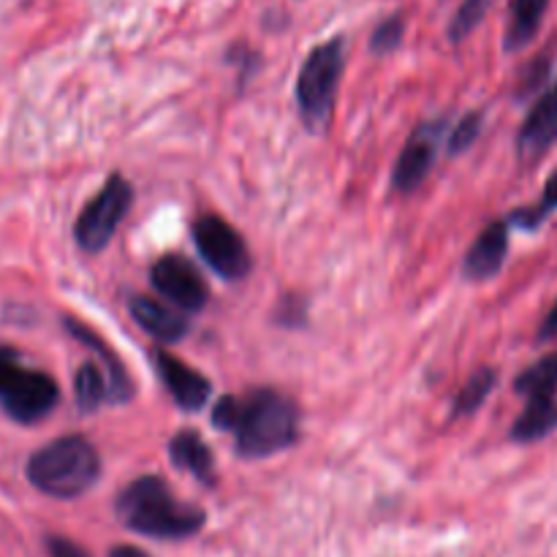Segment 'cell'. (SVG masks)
Listing matches in <instances>:
<instances>
[{"mask_svg":"<svg viewBox=\"0 0 557 557\" xmlns=\"http://www.w3.org/2000/svg\"><path fill=\"white\" fill-rule=\"evenodd\" d=\"M47 549H49V557H92L85 547H79V544L63 536H49Z\"/></svg>","mask_w":557,"mask_h":557,"instance_id":"4316f807","label":"cell"},{"mask_svg":"<svg viewBox=\"0 0 557 557\" xmlns=\"http://www.w3.org/2000/svg\"><path fill=\"white\" fill-rule=\"evenodd\" d=\"M484 128V114L482 112H468L460 123L455 125V131L449 134V152L451 156H462L466 150H471L473 141L482 136Z\"/></svg>","mask_w":557,"mask_h":557,"instance_id":"cb8c5ba5","label":"cell"},{"mask_svg":"<svg viewBox=\"0 0 557 557\" xmlns=\"http://www.w3.org/2000/svg\"><path fill=\"white\" fill-rule=\"evenodd\" d=\"M305 321H308V302H305V297L288 294V297H283L281 302H277L275 324L297 330V326H305Z\"/></svg>","mask_w":557,"mask_h":557,"instance_id":"d4e9b609","label":"cell"},{"mask_svg":"<svg viewBox=\"0 0 557 557\" xmlns=\"http://www.w3.org/2000/svg\"><path fill=\"white\" fill-rule=\"evenodd\" d=\"M152 362H156V373L161 384L166 386L169 397L177 403L183 411H201L212 397V384L199 373V370L188 368L183 359L174 354L156 348L152 351Z\"/></svg>","mask_w":557,"mask_h":557,"instance_id":"30bf717a","label":"cell"},{"mask_svg":"<svg viewBox=\"0 0 557 557\" xmlns=\"http://www.w3.org/2000/svg\"><path fill=\"white\" fill-rule=\"evenodd\" d=\"M65 330H69L76 341L85 343L92 354H98V359L103 362V370H107V379H109V403H114V406L128 403L131 397H134V384H131V375L128 370H125V364L120 362L117 354L107 346V341H101L96 332L87 330L82 321H74V319H65Z\"/></svg>","mask_w":557,"mask_h":557,"instance_id":"5bb4252c","label":"cell"},{"mask_svg":"<svg viewBox=\"0 0 557 557\" xmlns=\"http://www.w3.org/2000/svg\"><path fill=\"white\" fill-rule=\"evenodd\" d=\"M495 384H498V370L493 368H479L471 379L466 381V386L460 389V395L455 397V406H451V419H462L476 413L484 406L490 395H493Z\"/></svg>","mask_w":557,"mask_h":557,"instance_id":"ffe728a7","label":"cell"},{"mask_svg":"<svg viewBox=\"0 0 557 557\" xmlns=\"http://www.w3.org/2000/svg\"><path fill=\"white\" fill-rule=\"evenodd\" d=\"M553 212H557V169L549 174L547 183H544L542 201L533 207H520V210H515L511 212L509 223L511 226L522 228V232H539Z\"/></svg>","mask_w":557,"mask_h":557,"instance_id":"44dd1931","label":"cell"},{"mask_svg":"<svg viewBox=\"0 0 557 557\" xmlns=\"http://www.w3.org/2000/svg\"><path fill=\"white\" fill-rule=\"evenodd\" d=\"M194 243L201 259L223 281H245L253 270V259H250L248 243L243 239V234L215 212L196 218Z\"/></svg>","mask_w":557,"mask_h":557,"instance_id":"52a82bcc","label":"cell"},{"mask_svg":"<svg viewBox=\"0 0 557 557\" xmlns=\"http://www.w3.org/2000/svg\"><path fill=\"white\" fill-rule=\"evenodd\" d=\"M60 386L49 373L27 368L20 354L0 346V408L20 424H38L58 408Z\"/></svg>","mask_w":557,"mask_h":557,"instance_id":"5b68a950","label":"cell"},{"mask_svg":"<svg viewBox=\"0 0 557 557\" xmlns=\"http://www.w3.org/2000/svg\"><path fill=\"white\" fill-rule=\"evenodd\" d=\"M114 511L128 531L161 542L196 536L207 522L205 511L174 498L172 487L161 476H141L131 482L114 500Z\"/></svg>","mask_w":557,"mask_h":557,"instance_id":"7a4b0ae2","label":"cell"},{"mask_svg":"<svg viewBox=\"0 0 557 557\" xmlns=\"http://www.w3.org/2000/svg\"><path fill=\"white\" fill-rule=\"evenodd\" d=\"M441 131H444V120H433V123L419 125L411 139L406 141L395 163V172H392V188L397 194H413L428 180L435 156H438Z\"/></svg>","mask_w":557,"mask_h":557,"instance_id":"9c48e42d","label":"cell"},{"mask_svg":"<svg viewBox=\"0 0 557 557\" xmlns=\"http://www.w3.org/2000/svg\"><path fill=\"white\" fill-rule=\"evenodd\" d=\"M547 9H549V0H511L509 25H506V36H504L506 52L511 54L522 52V49L539 36Z\"/></svg>","mask_w":557,"mask_h":557,"instance_id":"2e32d148","label":"cell"},{"mask_svg":"<svg viewBox=\"0 0 557 557\" xmlns=\"http://www.w3.org/2000/svg\"><path fill=\"white\" fill-rule=\"evenodd\" d=\"M515 392L525 397V400H533V397H553L557 392V351L547 354L536 364L522 370L515 379Z\"/></svg>","mask_w":557,"mask_h":557,"instance_id":"d6986e66","label":"cell"},{"mask_svg":"<svg viewBox=\"0 0 557 557\" xmlns=\"http://www.w3.org/2000/svg\"><path fill=\"white\" fill-rule=\"evenodd\" d=\"M101 476V457L82 435H63L33 451L27 460V479L49 498L71 500L92 490Z\"/></svg>","mask_w":557,"mask_h":557,"instance_id":"3957f363","label":"cell"},{"mask_svg":"<svg viewBox=\"0 0 557 557\" xmlns=\"http://www.w3.org/2000/svg\"><path fill=\"white\" fill-rule=\"evenodd\" d=\"M109 557H150V555L141 553V549L136 547H114L112 553H109Z\"/></svg>","mask_w":557,"mask_h":557,"instance_id":"f1b7e54d","label":"cell"},{"mask_svg":"<svg viewBox=\"0 0 557 557\" xmlns=\"http://www.w3.org/2000/svg\"><path fill=\"white\" fill-rule=\"evenodd\" d=\"M403 38H406V16L392 14L375 27L373 38H370V49H373V54H389L400 47Z\"/></svg>","mask_w":557,"mask_h":557,"instance_id":"603a6c76","label":"cell"},{"mask_svg":"<svg viewBox=\"0 0 557 557\" xmlns=\"http://www.w3.org/2000/svg\"><path fill=\"white\" fill-rule=\"evenodd\" d=\"M169 457H172L174 468L190 473L205 487L215 484V457L196 430L185 428L174 433V438L169 441Z\"/></svg>","mask_w":557,"mask_h":557,"instance_id":"9a60e30c","label":"cell"},{"mask_svg":"<svg viewBox=\"0 0 557 557\" xmlns=\"http://www.w3.org/2000/svg\"><path fill=\"white\" fill-rule=\"evenodd\" d=\"M549 69H553V60H547V54H542V58L533 60L531 69H528V74L522 76V82H520V92H517V96H520V98L533 96V92H536L539 87H542L544 82H547Z\"/></svg>","mask_w":557,"mask_h":557,"instance_id":"484cf974","label":"cell"},{"mask_svg":"<svg viewBox=\"0 0 557 557\" xmlns=\"http://www.w3.org/2000/svg\"><path fill=\"white\" fill-rule=\"evenodd\" d=\"M493 3L495 0H462L460 9H457L455 16H451L449 30H446L449 41L451 44L466 41V38L482 25L484 16H487L490 9H493Z\"/></svg>","mask_w":557,"mask_h":557,"instance_id":"7402d4cb","label":"cell"},{"mask_svg":"<svg viewBox=\"0 0 557 557\" xmlns=\"http://www.w3.org/2000/svg\"><path fill=\"white\" fill-rule=\"evenodd\" d=\"M74 400L82 413H96L103 403H109V379L101 364L85 362L76 370Z\"/></svg>","mask_w":557,"mask_h":557,"instance_id":"ac0fdd59","label":"cell"},{"mask_svg":"<svg viewBox=\"0 0 557 557\" xmlns=\"http://www.w3.org/2000/svg\"><path fill=\"white\" fill-rule=\"evenodd\" d=\"M557 430V397H533L528 400L525 411L511 424V441L515 444H536Z\"/></svg>","mask_w":557,"mask_h":557,"instance_id":"e0dca14e","label":"cell"},{"mask_svg":"<svg viewBox=\"0 0 557 557\" xmlns=\"http://www.w3.org/2000/svg\"><path fill=\"white\" fill-rule=\"evenodd\" d=\"M212 424L234 435L239 457L264 460L292 449L299 441V406L277 389H250L226 395L212 406Z\"/></svg>","mask_w":557,"mask_h":557,"instance_id":"6da1fadb","label":"cell"},{"mask_svg":"<svg viewBox=\"0 0 557 557\" xmlns=\"http://www.w3.org/2000/svg\"><path fill=\"white\" fill-rule=\"evenodd\" d=\"M343 69H346V38L335 36L326 44H319L305 58L297 74V109L302 123L310 131L321 134L326 128L335 109L337 87H341Z\"/></svg>","mask_w":557,"mask_h":557,"instance_id":"277c9868","label":"cell"},{"mask_svg":"<svg viewBox=\"0 0 557 557\" xmlns=\"http://www.w3.org/2000/svg\"><path fill=\"white\" fill-rule=\"evenodd\" d=\"M128 310L131 319L139 324V330H145L147 335L156 337V341L161 343H180L190 330L185 315H180L177 310L158 302V299L141 297V294H134V297L128 299Z\"/></svg>","mask_w":557,"mask_h":557,"instance_id":"4fadbf2b","label":"cell"},{"mask_svg":"<svg viewBox=\"0 0 557 557\" xmlns=\"http://www.w3.org/2000/svg\"><path fill=\"white\" fill-rule=\"evenodd\" d=\"M557 141V82L533 103L528 112L525 123H522L520 134H517V156L522 161H539L547 156L549 147Z\"/></svg>","mask_w":557,"mask_h":557,"instance_id":"8fae6325","label":"cell"},{"mask_svg":"<svg viewBox=\"0 0 557 557\" xmlns=\"http://www.w3.org/2000/svg\"><path fill=\"white\" fill-rule=\"evenodd\" d=\"M131 207H134V188H131V183L123 174H109V180L101 185V190L82 207L79 218H76V245L90 256L101 253V250L112 243L114 232H117L120 223L125 221Z\"/></svg>","mask_w":557,"mask_h":557,"instance_id":"8992f818","label":"cell"},{"mask_svg":"<svg viewBox=\"0 0 557 557\" xmlns=\"http://www.w3.org/2000/svg\"><path fill=\"white\" fill-rule=\"evenodd\" d=\"M539 341H542V343L557 341V302L553 305V310L547 313V319H544L542 330H539Z\"/></svg>","mask_w":557,"mask_h":557,"instance_id":"83f0119b","label":"cell"},{"mask_svg":"<svg viewBox=\"0 0 557 557\" xmlns=\"http://www.w3.org/2000/svg\"><path fill=\"white\" fill-rule=\"evenodd\" d=\"M152 288L174 308L185 313H199L210 302V286L201 277V272L180 253H163L150 267Z\"/></svg>","mask_w":557,"mask_h":557,"instance_id":"ba28073f","label":"cell"},{"mask_svg":"<svg viewBox=\"0 0 557 557\" xmlns=\"http://www.w3.org/2000/svg\"><path fill=\"white\" fill-rule=\"evenodd\" d=\"M506 256H509V221L487 223L476 243L468 248L462 275L468 281H490L504 270Z\"/></svg>","mask_w":557,"mask_h":557,"instance_id":"7c38bea8","label":"cell"}]
</instances>
